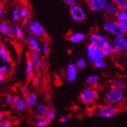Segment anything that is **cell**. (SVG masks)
Instances as JSON below:
<instances>
[{"label": "cell", "instance_id": "12", "mask_svg": "<svg viewBox=\"0 0 127 127\" xmlns=\"http://www.w3.org/2000/svg\"><path fill=\"white\" fill-rule=\"evenodd\" d=\"M78 68L74 64H69L67 69V80L68 82H73L77 78Z\"/></svg>", "mask_w": 127, "mask_h": 127}, {"label": "cell", "instance_id": "21", "mask_svg": "<svg viewBox=\"0 0 127 127\" xmlns=\"http://www.w3.org/2000/svg\"><path fill=\"white\" fill-rule=\"evenodd\" d=\"M112 87L114 89H119V90H123L124 88L126 87V81L122 80H113L112 82Z\"/></svg>", "mask_w": 127, "mask_h": 127}, {"label": "cell", "instance_id": "4", "mask_svg": "<svg viewBox=\"0 0 127 127\" xmlns=\"http://www.w3.org/2000/svg\"><path fill=\"white\" fill-rule=\"evenodd\" d=\"M124 98V92L123 90L112 88L106 94V100L110 104H118Z\"/></svg>", "mask_w": 127, "mask_h": 127}, {"label": "cell", "instance_id": "42", "mask_svg": "<svg viewBox=\"0 0 127 127\" xmlns=\"http://www.w3.org/2000/svg\"><path fill=\"white\" fill-rule=\"evenodd\" d=\"M36 118L38 120H41V119H44V116L40 115V114H36Z\"/></svg>", "mask_w": 127, "mask_h": 127}, {"label": "cell", "instance_id": "1", "mask_svg": "<svg viewBox=\"0 0 127 127\" xmlns=\"http://www.w3.org/2000/svg\"><path fill=\"white\" fill-rule=\"evenodd\" d=\"M89 41L92 45L101 51L105 55H111L113 54L114 48L105 36L98 33H93L89 37Z\"/></svg>", "mask_w": 127, "mask_h": 127}, {"label": "cell", "instance_id": "46", "mask_svg": "<svg viewBox=\"0 0 127 127\" xmlns=\"http://www.w3.org/2000/svg\"><path fill=\"white\" fill-rule=\"evenodd\" d=\"M86 1H89V0H86Z\"/></svg>", "mask_w": 127, "mask_h": 127}, {"label": "cell", "instance_id": "35", "mask_svg": "<svg viewBox=\"0 0 127 127\" xmlns=\"http://www.w3.org/2000/svg\"><path fill=\"white\" fill-rule=\"evenodd\" d=\"M9 72V68L7 66H2L0 67V73H2L3 76L6 75Z\"/></svg>", "mask_w": 127, "mask_h": 127}, {"label": "cell", "instance_id": "16", "mask_svg": "<svg viewBox=\"0 0 127 127\" xmlns=\"http://www.w3.org/2000/svg\"><path fill=\"white\" fill-rule=\"evenodd\" d=\"M13 104L15 108L19 111H22L27 107V101L19 96H16L15 98H13Z\"/></svg>", "mask_w": 127, "mask_h": 127}, {"label": "cell", "instance_id": "45", "mask_svg": "<svg viewBox=\"0 0 127 127\" xmlns=\"http://www.w3.org/2000/svg\"><path fill=\"white\" fill-rule=\"evenodd\" d=\"M3 116H4V114L3 113H0V120L3 118Z\"/></svg>", "mask_w": 127, "mask_h": 127}, {"label": "cell", "instance_id": "44", "mask_svg": "<svg viewBox=\"0 0 127 127\" xmlns=\"http://www.w3.org/2000/svg\"><path fill=\"white\" fill-rule=\"evenodd\" d=\"M2 14H3V9L0 8V19H1V17H2Z\"/></svg>", "mask_w": 127, "mask_h": 127}, {"label": "cell", "instance_id": "29", "mask_svg": "<svg viewBox=\"0 0 127 127\" xmlns=\"http://www.w3.org/2000/svg\"><path fill=\"white\" fill-rule=\"evenodd\" d=\"M19 12H20V18H22L23 20L28 18L29 16V11L27 8L22 7L20 9H19Z\"/></svg>", "mask_w": 127, "mask_h": 127}, {"label": "cell", "instance_id": "30", "mask_svg": "<svg viewBox=\"0 0 127 127\" xmlns=\"http://www.w3.org/2000/svg\"><path fill=\"white\" fill-rule=\"evenodd\" d=\"M86 66V61L84 59H79L76 63V67L78 69H84Z\"/></svg>", "mask_w": 127, "mask_h": 127}, {"label": "cell", "instance_id": "15", "mask_svg": "<svg viewBox=\"0 0 127 127\" xmlns=\"http://www.w3.org/2000/svg\"><path fill=\"white\" fill-rule=\"evenodd\" d=\"M27 42H28V44L30 45V47L33 49V51L36 52H41V47L40 46L39 44V42L37 41V40L35 38V37L33 36V35H28L27 37Z\"/></svg>", "mask_w": 127, "mask_h": 127}, {"label": "cell", "instance_id": "47", "mask_svg": "<svg viewBox=\"0 0 127 127\" xmlns=\"http://www.w3.org/2000/svg\"><path fill=\"white\" fill-rule=\"evenodd\" d=\"M0 45H1V44H0Z\"/></svg>", "mask_w": 127, "mask_h": 127}, {"label": "cell", "instance_id": "37", "mask_svg": "<svg viewBox=\"0 0 127 127\" xmlns=\"http://www.w3.org/2000/svg\"><path fill=\"white\" fill-rule=\"evenodd\" d=\"M6 102L7 104H13V97L11 96V95H8L7 97H6Z\"/></svg>", "mask_w": 127, "mask_h": 127}, {"label": "cell", "instance_id": "5", "mask_svg": "<svg viewBox=\"0 0 127 127\" xmlns=\"http://www.w3.org/2000/svg\"><path fill=\"white\" fill-rule=\"evenodd\" d=\"M97 92L95 89L86 88L81 94V100L84 104H91L97 98Z\"/></svg>", "mask_w": 127, "mask_h": 127}, {"label": "cell", "instance_id": "19", "mask_svg": "<svg viewBox=\"0 0 127 127\" xmlns=\"http://www.w3.org/2000/svg\"><path fill=\"white\" fill-rule=\"evenodd\" d=\"M85 38V35L83 33H74L73 34L71 37H70V41H71L72 43L74 44H78L80 42H81L82 41H84Z\"/></svg>", "mask_w": 127, "mask_h": 127}, {"label": "cell", "instance_id": "39", "mask_svg": "<svg viewBox=\"0 0 127 127\" xmlns=\"http://www.w3.org/2000/svg\"><path fill=\"white\" fill-rule=\"evenodd\" d=\"M21 92H22V94H23V96L24 97H27V94H28V91H27V88L26 87H22L21 89Z\"/></svg>", "mask_w": 127, "mask_h": 127}, {"label": "cell", "instance_id": "43", "mask_svg": "<svg viewBox=\"0 0 127 127\" xmlns=\"http://www.w3.org/2000/svg\"><path fill=\"white\" fill-rule=\"evenodd\" d=\"M4 79H5L4 76L2 73H0V82H3L4 81Z\"/></svg>", "mask_w": 127, "mask_h": 127}, {"label": "cell", "instance_id": "7", "mask_svg": "<svg viewBox=\"0 0 127 127\" xmlns=\"http://www.w3.org/2000/svg\"><path fill=\"white\" fill-rule=\"evenodd\" d=\"M70 12H71V17L75 21L81 22L83 21L85 19V12L84 9L78 5H76L71 7V9H70Z\"/></svg>", "mask_w": 127, "mask_h": 127}, {"label": "cell", "instance_id": "36", "mask_svg": "<svg viewBox=\"0 0 127 127\" xmlns=\"http://www.w3.org/2000/svg\"><path fill=\"white\" fill-rule=\"evenodd\" d=\"M47 125V123L44 121V119H41V120H38V121L36 123V126L38 127H45Z\"/></svg>", "mask_w": 127, "mask_h": 127}, {"label": "cell", "instance_id": "8", "mask_svg": "<svg viewBox=\"0 0 127 127\" xmlns=\"http://www.w3.org/2000/svg\"><path fill=\"white\" fill-rule=\"evenodd\" d=\"M30 30L31 31L32 35H35L37 37H42L43 34H45V29L39 22H32L30 25Z\"/></svg>", "mask_w": 127, "mask_h": 127}, {"label": "cell", "instance_id": "3", "mask_svg": "<svg viewBox=\"0 0 127 127\" xmlns=\"http://www.w3.org/2000/svg\"><path fill=\"white\" fill-rule=\"evenodd\" d=\"M87 56L88 61L92 63H94L97 61L103 60L105 55L101 51L89 44L87 47Z\"/></svg>", "mask_w": 127, "mask_h": 127}, {"label": "cell", "instance_id": "10", "mask_svg": "<svg viewBox=\"0 0 127 127\" xmlns=\"http://www.w3.org/2000/svg\"><path fill=\"white\" fill-rule=\"evenodd\" d=\"M89 6L95 12H99L104 9L107 0H89Z\"/></svg>", "mask_w": 127, "mask_h": 127}, {"label": "cell", "instance_id": "26", "mask_svg": "<svg viewBox=\"0 0 127 127\" xmlns=\"http://www.w3.org/2000/svg\"><path fill=\"white\" fill-rule=\"evenodd\" d=\"M113 3H115L119 9H127V0H112Z\"/></svg>", "mask_w": 127, "mask_h": 127}, {"label": "cell", "instance_id": "9", "mask_svg": "<svg viewBox=\"0 0 127 127\" xmlns=\"http://www.w3.org/2000/svg\"><path fill=\"white\" fill-rule=\"evenodd\" d=\"M103 10L105 11L106 15H108L110 17H114L116 16L117 14L119 13V8L112 2H107Z\"/></svg>", "mask_w": 127, "mask_h": 127}, {"label": "cell", "instance_id": "6", "mask_svg": "<svg viewBox=\"0 0 127 127\" xmlns=\"http://www.w3.org/2000/svg\"><path fill=\"white\" fill-rule=\"evenodd\" d=\"M118 113V110L112 105H105L101 107L96 112V116L103 118H112Z\"/></svg>", "mask_w": 127, "mask_h": 127}, {"label": "cell", "instance_id": "34", "mask_svg": "<svg viewBox=\"0 0 127 127\" xmlns=\"http://www.w3.org/2000/svg\"><path fill=\"white\" fill-rule=\"evenodd\" d=\"M49 51H50V48H49V45L47 43H44L43 45V53L44 55H47L48 53H49Z\"/></svg>", "mask_w": 127, "mask_h": 127}, {"label": "cell", "instance_id": "13", "mask_svg": "<svg viewBox=\"0 0 127 127\" xmlns=\"http://www.w3.org/2000/svg\"><path fill=\"white\" fill-rule=\"evenodd\" d=\"M30 59L33 63L34 68L36 69V71H39L42 67V60L39 57V55H38L37 52H34L33 50H31L30 52Z\"/></svg>", "mask_w": 127, "mask_h": 127}, {"label": "cell", "instance_id": "17", "mask_svg": "<svg viewBox=\"0 0 127 127\" xmlns=\"http://www.w3.org/2000/svg\"><path fill=\"white\" fill-rule=\"evenodd\" d=\"M10 31L14 34V36H16L17 38L19 39H23L24 34L23 32V30L20 26H16V25H12V26L9 27Z\"/></svg>", "mask_w": 127, "mask_h": 127}, {"label": "cell", "instance_id": "32", "mask_svg": "<svg viewBox=\"0 0 127 127\" xmlns=\"http://www.w3.org/2000/svg\"><path fill=\"white\" fill-rule=\"evenodd\" d=\"M63 2L67 6H69L70 8H71L73 6L77 5V0H63Z\"/></svg>", "mask_w": 127, "mask_h": 127}, {"label": "cell", "instance_id": "28", "mask_svg": "<svg viewBox=\"0 0 127 127\" xmlns=\"http://www.w3.org/2000/svg\"><path fill=\"white\" fill-rule=\"evenodd\" d=\"M12 20L14 23H17L20 21V12H19V9L15 8L12 11Z\"/></svg>", "mask_w": 127, "mask_h": 127}, {"label": "cell", "instance_id": "11", "mask_svg": "<svg viewBox=\"0 0 127 127\" xmlns=\"http://www.w3.org/2000/svg\"><path fill=\"white\" fill-rule=\"evenodd\" d=\"M112 46L114 48H116L121 51H125L127 48V39L124 37H115L113 40Z\"/></svg>", "mask_w": 127, "mask_h": 127}, {"label": "cell", "instance_id": "22", "mask_svg": "<svg viewBox=\"0 0 127 127\" xmlns=\"http://www.w3.org/2000/svg\"><path fill=\"white\" fill-rule=\"evenodd\" d=\"M0 58L3 62H9L10 61V55L6 52L3 45H0Z\"/></svg>", "mask_w": 127, "mask_h": 127}, {"label": "cell", "instance_id": "38", "mask_svg": "<svg viewBox=\"0 0 127 127\" xmlns=\"http://www.w3.org/2000/svg\"><path fill=\"white\" fill-rule=\"evenodd\" d=\"M40 83H41V81H40V77H36L34 78V80H33V84H34V85L39 86L40 84Z\"/></svg>", "mask_w": 127, "mask_h": 127}, {"label": "cell", "instance_id": "27", "mask_svg": "<svg viewBox=\"0 0 127 127\" xmlns=\"http://www.w3.org/2000/svg\"><path fill=\"white\" fill-rule=\"evenodd\" d=\"M98 77L97 75H92V76H89L88 78H87V80H86V83H87V84H88V85H94V84H95L98 82Z\"/></svg>", "mask_w": 127, "mask_h": 127}, {"label": "cell", "instance_id": "48", "mask_svg": "<svg viewBox=\"0 0 127 127\" xmlns=\"http://www.w3.org/2000/svg\"></svg>", "mask_w": 127, "mask_h": 127}, {"label": "cell", "instance_id": "23", "mask_svg": "<svg viewBox=\"0 0 127 127\" xmlns=\"http://www.w3.org/2000/svg\"><path fill=\"white\" fill-rule=\"evenodd\" d=\"M27 106L29 107H32L33 106L37 101V95L36 94H30L28 96H27Z\"/></svg>", "mask_w": 127, "mask_h": 127}, {"label": "cell", "instance_id": "18", "mask_svg": "<svg viewBox=\"0 0 127 127\" xmlns=\"http://www.w3.org/2000/svg\"><path fill=\"white\" fill-rule=\"evenodd\" d=\"M34 73V66L30 59L27 60V80H31L33 77Z\"/></svg>", "mask_w": 127, "mask_h": 127}, {"label": "cell", "instance_id": "41", "mask_svg": "<svg viewBox=\"0 0 127 127\" xmlns=\"http://www.w3.org/2000/svg\"><path fill=\"white\" fill-rule=\"evenodd\" d=\"M67 121V118L65 116H62L60 118V122L61 123H66Z\"/></svg>", "mask_w": 127, "mask_h": 127}, {"label": "cell", "instance_id": "20", "mask_svg": "<svg viewBox=\"0 0 127 127\" xmlns=\"http://www.w3.org/2000/svg\"><path fill=\"white\" fill-rule=\"evenodd\" d=\"M0 33L9 37L10 38H14L15 37L14 34L10 31L9 27L5 23H0Z\"/></svg>", "mask_w": 127, "mask_h": 127}, {"label": "cell", "instance_id": "40", "mask_svg": "<svg viewBox=\"0 0 127 127\" xmlns=\"http://www.w3.org/2000/svg\"><path fill=\"white\" fill-rule=\"evenodd\" d=\"M31 23H32V21L30 20V19L27 18V19H24V21H23V25H24V26H30Z\"/></svg>", "mask_w": 127, "mask_h": 127}, {"label": "cell", "instance_id": "31", "mask_svg": "<svg viewBox=\"0 0 127 127\" xmlns=\"http://www.w3.org/2000/svg\"><path fill=\"white\" fill-rule=\"evenodd\" d=\"M94 66L96 67V68H99V69H104L105 68V63L104 62L103 60H101V61H97L93 63Z\"/></svg>", "mask_w": 127, "mask_h": 127}, {"label": "cell", "instance_id": "25", "mask_svg": "<svg viewBox=\"0 0 127 127\" xmlns=\"http://www.w3.org/2000/svg\"><path fill=\"white\" fill-rule=\"evenodd\" d=\"M54 116H55V110L51 109V110L48 111L47 114L45 116V118H44L43 119H44V121H45L47 124H49L53 120Z\"/></svg>", "mask_w": 127, "mask_h": 127}, {"label": "cell", "instance_id": "14", "mask_svg": "<svg viewBox=\"0 0 127 127\" xmlns=\"http://www.w3.org/2000/svg\"><path fill=\"white\" fill-rule=\"evenodd\" d=\"M116 21L121 26V27L126 31L127 30V12L119 11L116 16Z\"/></svg>", "mask_w": 127, "mask_h": 127}, {"label": "cell", "instance_id": "24", "mask_svg": "<svg viewBox=\"0 0 127 127\" xmlns=\"http://www.w3.org/2000/svg\"><path fill=\"white\" fill-rule=\"evenodd\" d=\"M36 112L37 114H40V115L43 116H45L48 112V109L45 105L40 104L36 106Z\"/></svg>", "mask_w": 127, "mask_h": 127}, {"label": "cell", "instance_id": "33", "mask_svg": "<svg viewBox=\"0 0 127 127\" xmlns=\"http://www.w3.org/2000/svg\"><path fill=\"white\" fill-rule=\"evenodd\" d=\"M11 123L8 120H0V127H10Z\"/></svg>", "mask_w": 127, "mask_h": 127}, {"label": "cell", "instance_id": "2", "mask_svg": "<svg viewBox=\"0 0 127 127\" xmlns=\"http://www.w3.org/2000/svg\"><path fill=\"white\" fill-rule=\"evenodd\" d=\"M103 28L105 30L116 36V37H122L126 34V31L121 27V26L114 20H107L105 21Z\"/></svg>", "mask_w": 127, "mask_h": 127}]
</instances>
